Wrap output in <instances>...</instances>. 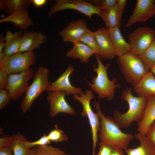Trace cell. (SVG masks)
<instances>
[{"label":"cell","instance_id":"cell-35","mask_svg":"<svg viewBox=\"0 0 155 155\" xmlns=\"http://www.w3.org/2000/svg\"><path fill=\"white\" fill-rule=\"evenodd\" d=\"M116 3L117 0H102L100 7L101 10L109 11L113 8Z\"/></svg>","mask_w":155,"mask_h":155},{"label":"cell","instance_id":"cell-12","mask_svg":"<svg viewBox=\"0 0 155 155\" xmlns=\"http://www.w3.org/2000/svg\"><path fill=\"white\" fill-rule=\"evenodd\" d=\"M155 14V0H137L133 13L125 27L129 28L135 23L145 22Z\"/></svg>","mask_w":155,"mask_h":155},{"label":"cell","instance_id":"cell-46","mask_svg":"<svg viewBox=\"0 0 155 155\" xmlns=\"http://www.w3.org/2000/svg\"><path fill=\"white\" fill-rule=\"evenodd\" d=\"M0 133L2 135L4 134L3 130L2 129V128H0Z\"/></svg>","mask_w":155,"mask_h":155},{"label":"cell","instance_id":"cell-29","mask_svg":"<svg viewBox=\"0 0 155 155\" xmlns=\"http://www.w3.org/2000/svg\"><path fill=\"white\" fill-rule=\"evenodd\" d=\"M22 36H17L8 42H5L4 50L2 55L0 56V59L18 53Z\"/></svg>","mask_w":155,"mask_h":155},{"label":"cell","instance_id":"cell-21","mask_svg":"<svg viewBox=\"0 0 155 155\" xmlns=\"http://www.w3.org/2000/svg\"><path fill=\"white\" fill-rule=\"evenodd\" d=\"M73 47L67 53L66 56L73 59H78L87 63L94 52L85 44L78 41L73 44Z\"/></svg>","mask_w":155,"mask_h":155},{"label":"cell","instance_id":"cell-25","mask_svg":"<svg viewBox=\"0 0 155 155\" xmlns=\"http://www.w3.org/2000/svg\"><path fill=\"white\" fill-rule=\"evenodd\" d=\"M32 0H3L4 11L9 16L21 10H27Z\"/></svg>","mask_w":155,"mask_h":155},{"label":"cell","instance_id":"cell-3","mask_svg":"<svg viewBox=\"0 0 155 155\" xmlns=\"http://www.w3.org/2000/svg\"><path fill=\"white\" fill-rule=\"evenodd\" d=\"M98 67L93 65V71L97 74L91 80L92 83L85 80L90 90L97 94L99 100L106 98L111 101L114 98L116 88L121 87V85L116 84L117 79L116 78L110 80L108 77L107 69L111 65L107 63L105 65L102 63L99 56L95 55Z\"/></svg>","mask_w":155,"mask_h":155},{"label":"cell","instance_id":"cell-43","mask_svg":"<svg viewBox=\"0 0 155 155\" xmlns=\"http://www.w3.org/2000/svg\"><path fill=\"white\" fill-rule=\"evenodd\" d=\"M4 4L3 0L0 1V8L2 11H4Z\"/></svg>","mask_w":155,"mask_h":155},{"label":"cell","instance_id":"cell-40","mask_svg":"<svg viewBox=\"0 0 155 155\" xmlns=\"http://www.w3.org/2000/svg\"><path fill=\"white\" fill-rule=\"evenodd\" d=\"M0 155H13L12 150L9 147L0 148Z\"/></svg>","mask_w":155,"mask_h":155},{"label":"cell","instance_id":"cell-1","mask_svg":"<svg viewBox=\"0 0 155 155\" xmlns=\"http://www.w3.org/2000/svg\"><path fill=\"white\" fill-rule=\"evenodd\" d=\"M93 106L100 119L98 136L101 143L111 146L113 149L125 150L134 139L131 133L123 132L113 118L105 116L102 112L99 102L95 101Z\"/></svg>","mask_w":155,"mask_h":155},{"label":"cell","instance_id":"cell-37","mask_svg":"<svg viewBox=\"0 0 155 155\" xmlns=\"http://www.w3.org/2000/svg\"><path fill=\"white\" fill-rule=\"evenodd\" d=\"M12 139V135H3L0 138V148L9 147Z\"/></svg>","mask_w":155,"mask_h":155},{"label":"cell","instance_id":"cell-8","mask_svg":"<svg viewBox=\"0 0 155 155\" xmlns=\"http://www.w3.org/2000/svg\"><path fill=\"white\" fill-rule=\"evenodd\" d=\"M47 13L51 17L61 11L72 9L78 11L91 19L94 14L101 17V7L96 6L91 2L82 0H55Z\"/></svg>","mask_w":155,"mask_h":155},{"label":"cell","instance_id":"cell-19","mask_svg":"<svg viewBox=\"0 0 155 155\" xmlns=\"http://www.w3.org/2000/svg\"><path fill=\"white\" fill-rule=\"evenodd\" d=\"M107 29L115 55L119 57L131 52L130 46L123 38L119 28Z\"/></svg>","mask_w":155,"mask_h":155},{"label":"cell","instance_id":"cell-17","mask_svg":"<svg viewBox=\"0 0 155 155\" xmlns=\"http://www.w3.org/2000/svg\"><path fill=\"white\" fill-rule=\"evenodd\" d=\"M146 105L142 117L138 123L139 133L146 135L150 125L155 121V95L146 97Z\"/></svg>","mask_w":155,"mask_h":155},{"label":"cell","instance_id":"cell-13","mask_svg":"<svg viewBox=\"0 0 155 155\" xmlns=\"http://www.w3.org/2000/svg\"><path fill=\"white\" fill-rule=\"evenodd\" d=\"M74 68L72 65H69L65 71L54 82L50 83L47 91H64L66 96L79 95L82 91L81 88L73 86L70 80V77Z\"/></svg>","mask_w":155,"mask_h":155},{"label":"cell","instance_id":"cell-31","mask_svg":"<svg viewBox=\"0 0 155 155\" xmlns=\"http://www.w3.org/2000/svg\"><path fill=\"white\" fill-rule=\"evenodd\" d=\"M51 142L49 140L47 135L44 133L39 139L35 141L30 142L26 140L24 142L26 146L29 149L37 146H43L48 145Z\"/></svg>","mask_w":155,"mask_h":155},{"label":"cell","instance_id":"cell-2","mask_svg":"<svg viewBox=\"0 0 155 155\" xmlns=\"http://www.w3.org/2000/svg\"><path fill=\"white\" fill-rule=\"evenodd\" d=\"M132 88L127 87L123 90L122 99L128 104L127 112L122 113L117 110L113 112V118L117 124L122 128L128 127L133 122H138L142 119L146 105L147 98L144 96H135L132 94Z\"/></svg>","mask_w":155,"mask_h":155},{"label":"cell","instance_id":"cell-44","mask_svg":"<svg viewBox=\"0 0 155 155\" xmlns=\"http://www.w3.org/2000/svg\"><path fill=\"white\" fill-rule=\"evenodd\" d=\"M27 155H35L33 148H32Z\"/></svg>","mask_w":155,"mask_h":155},{"label":"cell","instance_id":"cell-45","mask_svg":"<svg viewBox=\"0 0 155 155\" xmlns=\"http://www.w3.org/2000/svg\"><path fill=\"white\" fill-rule=\"evenodd\" d=\"M151 72L153 73V74L155 75V65H154L150 69Z\"/></svg>","mask_w":155,"mask_h":155},{"label":"cell","instance_id":"cell-14","mask_svg":"<svg viewBox=\"0 0 155 155\" xmlns=\"http://www.w3.org/2000/svg\"><path fill=\"white\" fill-rule=\"evenodd\" d=\"M88 29L86 21L79 19L69 23L59 34L63 41L73 44L79 41Z\"/></svg>","mask_w":155,"mask_h":155},{"label":"cell","instance_id":"cell-23","mask_svg":"<svg viewBox=\"0 0 155 155\" xmlns=\"http://www.w3.org/2000/svg\"><path fill=\"white\" fill-rule=\"evenodd\" d=\"M101 17L104 21L107 28H120L121 17L119 14L117 3L109 11L101 10Z\"/></svg>","mask_w":155,"mask_h":155},{"label":"cell","instance_id":"cell-26","mask_svg":"<svg viewBox=\"0 0 155 155\" xmlns=\"http://www.w3.org/2000/svg\"><path fill=\"white\" fill-rule=\"evenodd\" d=\"M138 56L144 64L147 71H150L155 65V38L149 47Z\"/></svg>","mask_w":155,"mask_h":155},{"label":"cell","instance_id":"cell-16","mask_svg":"<svg viewBox=\"0 0 155 155\" xmlns=\"http://www.w3.org/2000/svg\"><path fill=\"white\" fill-rule=\"evenodd\" d=\"M94 33L100 50V57L104 59H113L115 55L107 29L101 27L94 32Z\"/></svg>","mask_w":155,"mask_h":155},{"label":"cell","instance_id":"cell-36","mask_svg":"<svg viewBox=\"0 0 155 155\" xmlns=\"http://www.w3.org/2000/svg\"><path fill=\"white\" fill-rule=\"evenodd\" d=\"M99 150L96 155H110L113 149L111 146L99 142Z\"/></svg>","mask_w":155,"mask_h":155},{"label":"cell","instance_id":"cell-22","mask_svg":"<svg viewBox=\"0 0 155 155\" xmlns=\"http://www.w3.org/2000/svg\"><path fill=\"white\" fill-rule=\"evenodd\" d=\"M135 137L139 140L140 145L135 148L125 149L126 155H155V148L146 135L138 133Z\"/></svg>","mask_w":155,"mask_h":155},{"label":"cell","instance_id":"cell-30","mask_svg":"<svg viewBox=\"0 0 155 155\" xmlns=\"http://www.w3.org/2000/svg\"><path fill=\"white\" fill-rule=\"evenodd\" d=\"M55 128L51 130L47 135L51 142H56L66 141L68 139V136L64 134L63 131L60 129L57 124L54 125Z\"/></svg>","mask_w":155,"mask_h":155},{"label":"cell","instance_id":"cell-34","mask_svg":"<svg viewBox=\"0 0 155 155\" xmlns=\"http://www.w3.org/2000/svg\"><path fill=\"white\" fill-rule=\"evenodd\" d=\"M9 74L3 69L0 68V89H6L7 86Z\"/></svg>","mask_w":155,"mask_h":155},{"label":"cell","instance_id":"cell-41","mask_svg":"<svg viewBox=\"0 0 155 155\" xmlns=\"http://www.w3.org/2000/svg\"><path fill=\"white\" fill-rule=\"evenodd\" d=\"M110 155H125L123 150L121 149H113Z\"/></svg>","mask_w":155,"mask_h":155},{"label":"cell","instance_id":"cell-5","mask_svg":"<svg viewBox=\"0 0 155 155\" xmlns=\"http://www.w3.org/2000/svg\"><path fill=\"white\" fill-rule=\"evenodd\" d=\"M117 62L126 80L133 84L139 82L147 72L142 61L131 52L118 57Z\"/></svg>","mask_w":155,"mask_h":155},{"label":"cell","instance_id":"cell-24","mask_svg":"<svg viewBox=\"0 0 155 155\" xmlns=\"http://www.w3.org/2000/svg\"><path fill=\"white\" fill-rule=\"evenodd\" d=\"M12 135L9 148L12 150L13 155H27L31 150L25 145L24 142L27 138L20 131Z\"/></svg>","mask_w":155,"mask_h":155},{"label":"cell","instance_id":"cell-4","mask_svg":"<svg viewBox=\"0 0 155 155\" xmlns=\"http://www.w3.org/2000/svg\"><path fill=\"white\" fill-rule=\"evenodd\" d=\"M49 70L42 66L37 69L34 80L29 86L25 97L22 101L20 108L24 113L31 108L35 100L45 90L47 91L50 83L49 81Z\"/></svg>","mask_w":155,"mask_h":155},{"label":"cell","instance_id":"cell-42","mask_svg":"<svg viewBox=\"0 0 155 155\" xmlns=\"http://www.w3.org/2000/svg\"><path fill=\"white\" fill-rule=\"evenodd\" d=\"M5 42L1 41L0 42V56L3 54L2 52L3 48H4Z\"/></svg>","mask_w":155,"mask_h":155},{"label":"cell","instance_id":"cell-7","mask_svg":"<svg viewBox=\"0 0 155 155\" xmlns=\"http://www.w3.org/2000/svg\"><path fill=\"white\" fill-rule=\"evenodd\" d=\"M36 62V55L33 52L17 53L0 59V68L9 75L19 73L30 68Z\"/></svg>","mask_w":155,"mask_h":155},{"label":"cell","instance_id":"cell-28","mask_svg":"<svg viewBox=\"0 0 155 155\" xmlns=\"http://www.w3.org/2000/svg\"><path fill=\"white\" fill-rule=\"evenodd\" d=\"M35 155H70L59 148L48 145L34 148Z\"/></svg>","mask_w":155,"mask_h":155},{"label":"cell","instance_id":"cell-33","mask_svg":"<svg viewBox=\"0 0 155 155\" xmlns=\"http://www.w3.org/2000/svg\"><path fill=\"white\" fill-rule=\"evenodd\" d=\"M146 135L150 142L155 148V121L150 125Z\"/></svg>","mask_w":155,"mask_h":155},{"label":"cell","instance_id":"cell-6","mask_svg":"<svg viewBox=\"0 0 155 155\" xmlns=\"http://www.w3.org/2000/svg\"><path fill=\"white\" fill-rule=\"evenodd\" d=\"M93 92L90 90H87L85 92L82 91L79 95H73L72 98L81 104L83 108L81 115L82 117H87L88 119L92 136V155H96L95 150L98 141V133L99 129L100 121L98 113L97 112L94 113L90 106V101L94 98Z\"/></svg>","mask_w":155,"mask_h":155},{"label":"cell","instance_id":"cell-38","mask_svg":"<svg viewBox=\"0 0 155 155\" xmlns=\"http://www.w3.org/2000/svg\"><path fill=\"white\" fill-rule=\"evenodd\" d=\"M126 0H117V5L118 10L120 16L122 17L123 11L126 4Z\"/></svg>","mask_w":155,"mask_h":155},{"label":"cell","instance_id":"cell-32","mask_svg":"<svg viewBox=\"0 0 155 155\" xmlns=\"http://www.w3.org/2000/svg\"><path fill=\"white\" fill-rule=\"evenodd\" d=\"M11 100L10 96L6 89H0V110L3 109L8 105Z\"/></svg>","mask_w":155,"mask_h":155},{"label":"cell","instance_id":"cell-20","mask_svg":"<svg viewBox=\"0 0 155 155\" xmlns=\"http://www.w3.org/2000/svg\"><path fill=\"white\" fill-rule=\"evenodd\" d=\"M4 22H11L15 27L25 30L34 24L27 10L16 11L0 20V23Z\"/></svg>","mask_w":155,"mask_h":155},{"label":"cell","instance_id":"cell-15","mask_svg":"<svg viewBox=\"0 0 155 155\" xmlns=\"http://www.w3.org/2000/svg\"><path fill=\"white\" fill-rule=\"evenodd\" d=\"M46 38V36L40 32L25 30L21 37L18 53L33 52L43 44Z\"/></svg>","mask_w":155,"mask_h":155},{"label":"cell","instance_id":"cell-27","mask_svg":"<svg viewBox=\"0 0 155 155\" xmlns=\"http://www.w3.org/2000/svg\"><path fill=\"white\" fill-rule=\"evenodd\" d=\"M79 41L82 42L89 46L94 52L95 55L99 56L100 50L96 40L94 32L88 28Z\"/></svg>","mask_w":155,"mask_h":155},{"label":"cell","instance_id":"cell-10","mask_svg":"<svg viewBox=\"0 0 155 155\" xmlns=\"http://www.w3.org/2000/svg\"><path fill=\"white\" fill-rule=\"evenodd\" d=\"M34 75L33 71L30 68L20 73L9 75L6 89L12 100H16L26 92L29 87V82Z\"/></svg>","mask_w":155,"mask_h":155},{"label":"cell","instance_id":"cell-39","mask_svg":"<svg viewBox=\"0 0 155 155\" xmlns=\"http://www.w3.org/2000/svg\"><path fill=\"white\" fill-rule=\"evenodd\" d=\"M47 2V0H32V3L35 7L40 8L45 5Z\"/></svg>","mask_w":155,"mask_h":155},{"label":"cell","instance_id":"cell-18","mask_svg":"<svg viewBox=\"0 0 155 155\" xmlns=\"http://www.w3.org/2000/svg\"><path fill=\"white\" fill-rule=\"evenodd\" d=\"M132 89L138 96L155 95V76L150 71L147 72L139 82L133 84Z\"/></svg>","mask_w":155,"mask_h":155},{"label":"cell","instance_id":"cell-9","mask_svg":"<svg viewBox=\"0 0 155 155\" xmlns=\"http://www.w3.org/2000/svg\"><path fill=\"white\" fill-rule=\"evenodd\" d=\"M155 31L146 26L139 27L129 33L127 36L131 47V52L138 55L151 45L155 38Z\"/></svg>","mask_w":155,"mask_h":155},{"label":"cell","instance_id":"cell-11","mask_svg":"<svg viewBox=\"0 0 155 155\" xmlns=\"http://www.w3.org/2000/svg\"><path fill=\"white\" fill-rule=\"evenodd\" d=\"M46 100L49 105V115L53 117L59 113H63L67 114L74 115L75 110L66 100L65 92L62 91L48 92Z\"/></svg>","mask_w":155,"mask_h":155}]
</instances>
